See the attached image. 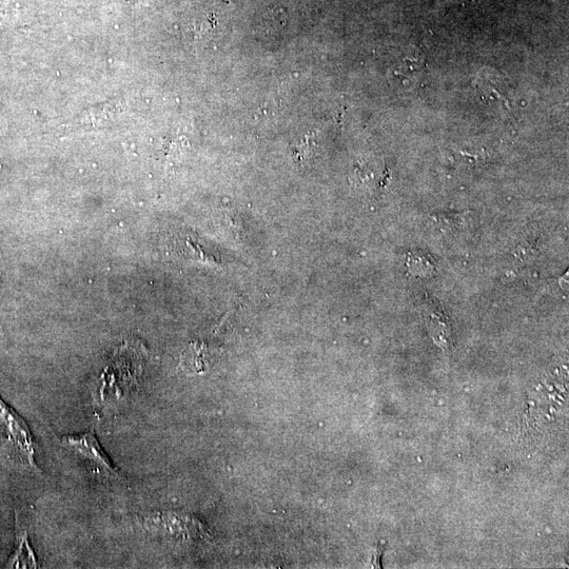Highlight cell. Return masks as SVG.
Listing matches in <instances>:
<instances>
[{
	"mask_svg": "<svg viewBox=\"0 0 569 569\" xmlns=\"http://www.w3.org/2000/svg\"><path fill=\"white\" fill-rule=\"evenodd\" d=\"M0 430L5 435L10 454L27 468L39 470L35 462L36 443L27 422L0 398Z\"/></svg>",
	"mask_w": 569,
	"mask_h": 569,
	"instance_id": "cell-1",
	"label": "cell"
},
{
	"mask_svg": "<svg viewBox=\"0 0 569 569\" xmlns=\"http://www.w3.org/2000/svg\"><path fill=\"white\" fill-rule=\"evenodd\" d=\"M62 445L86 467L89 474L100 481L121 479L119 469L114 467L93 433L65 436Z\"/></svg>",
	"mask_w": 569,
	"mask_h": 569,
	"instance_id": "cell-2",
	"label": "cell"
},
{
	"mask_svg": "<svg viewBox=\"0 0 569 569\" xmlns=\"http://www.w3.org/2000/svg\"><path fill=\"white\" fill-rule=\"evenodd\" d=\"M142 525L150 534L175 542H191L204 534L198 520L175 513L150 514L142 518Z\"/></svg>",
	"mask_w": 569,
	"mask_h": 569,
	"instance_id": "cell-3",
	"label": "cell"
},
{
	"mask_svg": "<svg viewBox=\"0 0 569 569\" xmlns=\"http://www.w3.org/2000/svg\"><path fill=\"white\" fill-rule=\"evenodd\" d=\"M0 277H2V276H0ZM0 330H2V326H0Z\"/></svg>",
	"mask_w": 569,
	"mask_h": 569,
	"instance_id": "cell-4",
	"label": "cell"
}]
</instances>
